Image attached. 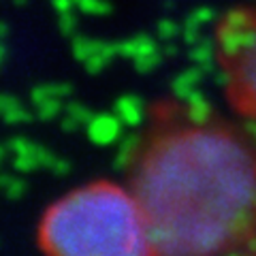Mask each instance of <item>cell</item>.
I'll use <instances>...</instances> for the list:
<instances>
[{
  "instance_id": "2",
  "label": "cell",
  "mask_w": 256,
  "mask_h": 256,
  "mask_svg": "<svg viewBox=\"0 0 256 256\" xmlns=\"http://www.w3.org/2000/svg\"><path fill=\"white\" fill-rule=\"evenodd\" d=\"M36 244L45 256H154L143 212L126 184L96 180L43 212Z\"/></svg>"
},
{
  "instance_id": "1",
  "label": "cell",
  "mask_w": 256,
  "mask_h": 256,
  "mask_svg": "<svg viewBox=\"0 0 256 256\" xmlns=\"http://www.w3.org/2000/svg\"><path fill=\"white\" fill-rule=\"evenodd\" d=\"M124 178L154 256H256V120L160 96Z\"/></svg>"
},
{
  "instance_id": "3",
  "label": "cell",
  "mask_w": 256,
  "mask_h": 256,
  "mask_svg": "<svg viewBox=\"0 0 256 256\" xmlns=\"http://www.w3.org/2000/svg\"><path fill=\"white\" fill-rule=\"evenodd\" d=\"M214 56L228 109L256 120V6L224 11L214 28Z\"/></svg>"
}]
</instances>
